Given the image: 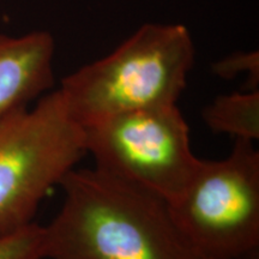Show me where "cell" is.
<instances>
[{
  "label": "cell",
  "mask_w": 259,
  "mask_h": 259,
  "mask_svg": "<svg viewBox=\"0 0 259 259\" xmlns=\"http://www.w3.org/2000/svg\"><path fill=\"white\" fill-rule=\"evenodd\" d=\"M85 155L84 130L59 89L0 119V236L31 225L42 199Z\"/></svg>",
  "instance_id": "obj_3"
},
{
  "label": "cell",
  "mask_w": 259,
  "mask_h": 259,
  "mask_svg": "<svg viewBox=\"0 0 259 259\" xmlns=\"http://www.w3.org/2000/svg\"><path fill=\"white\" fill-rule=\"evenodd\" d=\"M63 205L44 226L45 259H205L166 199L94 167L66 174Z\"/></svg>",
  "instance_id": "obj_1"
},
{
  "label": "cell",
  "mask_w": 259,
  "mask_h": 259,
  "mask_svg": "<svg viewBox=\"0 0 259 259\" xmlns=\"http://www.w3.org/2000/svg\"><path fill=\"white\" fill-rule=\"evenodd\" d=\"M212 71L225 79L235 78L245 73L247 76L246 90H258L259 58L257 51L232 54L213 64Z\"/></svg>",
  "instance_id": "obj_9"
},
{
  "label": "cell",
  "mask_w": 259,
  "mask_h": 259,
  "mask_svg": "<svg viewBox=\"0 0 259 259\" xmlns=\"http://www.w3.org/2000/svg\"><path fill=\"white\" fill-rule=\"evenodd\" d=\"M83 130L96 168L168 203L184 192L199 167L178 105L121 113Z\"/></svg>",
  "instance_id": "obj_5"
},
{
  "label": "cell",
  "mask_w": 259,
  "mask_h": 259,
  "mask_svg": "<svg viewBox=\"0 0 259 259\" xmlns=\"http://www.w3.org/2000/svg\"><path fill=\"white\" fill-rule=\"evenodd\" d=\"M54 52V38L47 31L0 34V119L53 87Z\"/></svg>",
  "instance_id": "obj_6"
},
{
  "label": "cell",
  "mask_w": 259,
  "mask_h": 259,
  "mask_svg": "<svg viewBox=\"0 0 259 259\" xmlns=\"http://www.w3.org/2000/svg\"><path fill=\"white\" fill-rule=\"evenodd\" d=\"M0 259H45L44 226L32 222L21 231L0 236Z\"/></svg>",
  "instance_id": "obj_8"
},
{
  "label": "cell",
  "mask_w": 259,
  "mask_h": 259,
  "mask_svg": "<svg viewBox=\"0 0 259 259\" xmlns=\"http://www.w3.org/2000/svg\"><path fill=\"white\" fill-rule=\"evenodd\" d=\"M239 259H259V248H254V250L250 251Z\"/></svg>",
  "instance_id": "obj_10"
},
{
  "label": "cell",
  "mask_w": 259,
  "mask_h": 259,
  "mask_svg": "<svg viewBox=\"0 0 259 259\" xmlns=\"http://www.w3.org/2000/svg\"><path fill=\"white\" fill-rule=\"evenodd\" d=\"M171 215L205 259H239L259 248V151L235 139L228 156L200 160Z\"/></svg>",
  "instance_id": "obj_4"
},
{
  "label": "cell",
  "mask_w": 259,
  "mask_h": 259,
  "mask_svg": "<svg viewBox=\"0 0 259 259\" xmlns=\"http://www.w3.org/2000/svg\"><path fill=\"white\" fill-rule=\"evenodd\" d=\"M203 120L215 134L234 139H259V92L246 90L220 95L204 108Z\"/></svg>",
  "instance_id": "obj_7"
},
{
  "label": "cell",
  "mask_w": 259,
  "mask_h": 259,
  "mask_svg": "<svg viewBox=\"0 0 259 259\" xmlns=\"http://www.w3.org/2000/svg\"><path fill=\"white\" fill-rule=\"evenodd\" d=\"M181 24H145L111 54L61 80L59 92L82 127L121 113L178 105L194 63Z\"/></svg>",
  "instance_id": "obj_2"
}]
</instances>
